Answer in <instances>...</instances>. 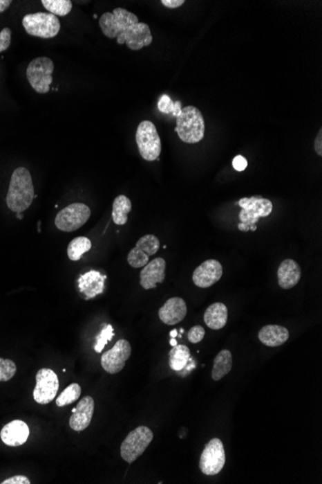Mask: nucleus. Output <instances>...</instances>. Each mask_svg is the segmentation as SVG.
<instances>
[{
	"instance_id": "obj_11",
	"label": "nucleus",
	"mask_w": 322,
	"mask_h": 484,
	"mask_svg": "<svg viewBox=\"0 0 322 484\" xmlns=\"http://www.w3.org/2000/svg\"><path fill=\"white\" fill-rule=\"evenodd\" d=\"M59 390L57 374L50 368H41L36 374V387L33 398L39 404H48L55 400Z\"/></svg>"
},
{
	"instance_id": "obj_3",
	"label": "nucleus",
	"mask_w": 322,
	"mask_h": 484,
	"mask_svg": "<svg viewBox=\"0 0 322 484\" xmlns=\"http://www.w3.org/2000/svg\"><path fill=\"white\" fill-rule=\"evenodd\" d=\"M205 120L202 112L193 106L185 107L177 117L175 131L185 143H198L204 138Z\"/></svg>"
},
{
	"instance_id": "obj_32",
	"label": "nucleus",
	"mask_w": 322,
	"mask_h": 484,
	"mask_svg": "<svg viewBox=\"0 0 322 484\" xmlns=\"http://www.w3.org/2000/svg\"><path fill=\"white\" fill-rule=\"evenodd\" d=\"M158 107L161 112H164V114H173V111H174L175 102H173L171 98L168 97L167 95H163V96L160 98V102H158Z\"/></svg>"
},
{
	"instance_id": "obj_2",
	"label": "nucleus",
	"mask_w": 322,
	"mask_h": 484,
	"mask_svg": "<svg viewBox=\"0 0 322 484\" xmlns=\"http://www.w3.org/2000/svg\"><path fill=\"white\" fill-rule=\"evenodd\" d=\"M35 194L32 177L28 168H17L10 181L8 194L6 197L7 206L12 212L23 213L32 204Z\"/></svg>"
},
{
	"instance_id": "obj_39",
	"label": "nucleus",
	"mask_w": 322,
	"mask_h": 484,
	"mask_svg": "<svg viewBox=\"0 0 322 484\" xmlns=\"http://www.w3.org/2000/svg\"><path fill=\"white\" fill-rule=\"evenodd\" d=\"M180 111H182V104H180V102H176L174 111H173V116L176 117L179 116Z\"/></svg>"
},
{
	"instance_id": "obj_23",
	"label": "nucleus",
	"mask_w": 322,
	"mask_h": 484,
	"mask_svg": "<svg viewBox=\"0 0 322 484\" xmlns=\"http://www.w3.org/2000/svg\"><path fill=\"white\" fill-rule=\"evenodd\" d=\"M133 204L131 199L126 195H119L113 202L112 210V219L117 226H124L128 222V215L131 211Z\"/></svg>"
},
{
	"instance_id": "obj_13",
	"label": "nucleus",
	"mask_w": 322,
	"mask_h": 484,
	"mask_svg": "<svg viewBox=\"0 0 322 484\" xmlns=\"http://www.w3.org/2000/svg\"><path fill=\"white\" fill-rule=\"evenodd\" d=\"M223 275V267L216 259L205 261L194 271L192 280L200 288H209L220 280Z\"/></svg>"
},
{
	"instance_id": "obj_8",
	"label": "nucleus",
	"mask_w": 322,
	"mask_h": 484,
	"mask_svg": "<svg viewBox=\"0 0 322 484\" xmlns=\"http://www.w3.org/2000/svg\"><path fill=\"white\" fill-rule=\"evenodd\" d=\"M153 433L147 427H138L133 430L121 445V456L129 464L133 463L142 456L152 443Z\"/></svg>"
},
{
	"instance_id": "obj_34",
	"label": "nucleus",
	"mask_w": 322,
	"mask_h": 484,
	"mask_svg": "<svg viewBox=\"0 0 322 484\" xmlns=\"http://www.w3.org/2000/svg\"><path fill=\"white\" fill-rule=\"evenodd\" d=\"M247 165L248 161L243 156H236V157L234 159L233 166L236 171L245 170Z\"/></svg>"
},
{
	"instance_id": "obj_15",
	"label": "nucleus",
	"mask_w": 322,
	"mask_h": 484,
	"mask_svg": "<svg viewBox=\"0 0 322 484\" xmlns=\"http://www.w3.org/2000/svg\"><path fill=\"white\" fill-rule=\"evenodd\" d=\"M166 262L164 259L158 258L144 266L140 273V285L144 289H153L158 283L165 280Z\"/></svg>"
},
{
	"instance_id": "obj_20",
	"label": "nucleus",
	"mask_w": 322,
	"mask_h": 484,
	"mask_svg": "<svg viewBox=\"0 0 322 484\" xmlns=\"http://www.w3.org/2000/svg\"><path fill=\"white\" fill-rule=\"evenodd\" d=\"M290 332L287 328L279 325H267L258 332V339L263 346L268 347L281 346L289 339Z\"/></svg>"
},
{
	"instance_id": "obj_25",
	"label": "nucleus",
	"mask_w": 322,
	"mask_h": 484,
	"mask_svg": "<svg viewBox=\"0 0 322 484\" xmlns=\"http://www.w3.org/2000/svg\"><path fill=\"white\" fill-rule=\"evenodd\" d=\"M91 248V241L87 237H77L70 241L68 247V256L72 261H79L83 254L88 253Z\"/></svg>"
},
{
	"instance_id": "obj_12",
	"label": "nucleus",
	"mask_w": 322,
	"mask_h": 484,
	"mask_svg": "<svg viewBox=\"0 0 322 484\" xmlns=\"http://www.w3.org/2000/svg\"><path fill=\"white\" fill-rule=\"evenodd\" d=\"M131 355V344L126 339H120L116 342L113 348L102 354L101 359L102 368L109 374L120 373Z\"/></svg>"
},
{
	"instance_id": "obj_42",
	"label": "nucleus",
	"mask_w": 322,
	"mask_h": 484,
	"mask_svg": "<svg viewBox=\"0 0 322 484\" xmlns=\"http://www.w3.org/2000/svg\"><path fill=\"white\" fill-rule=\"evenodd\" d=\"M249 231H257V226H249Z\"/></svg>"
},
{
	"instance_id": "obj_6",
	"label": "nucleus",
	"mask_w": 322,
	"mask_h": 484,
	"mask_svg": "<svg viewBox=\"0 0 322 484\" xmlns=\"http://www.w3.org/2000/svg\"><path fill=\"white\" fill-rule=\"evenodd\" d=\"M55 63L50 58L41 56L29 63L26 77L31 87L39 94H46L50 89Z\"/></svg>"
},
{
	"instance_id": "obj_36",
	"label": "nucleus",
	"mask_w": 322,
	"mask_h": 484,
	"mask_svg": "<svg viewBox=\"0 0 322 484\" xmlns=\"http://www.w3.org/2000/svg\"><path fill=\"white\" fill-rule=\"evenodd\" d=\"M161 3L168 7V8L175 9L179 8L182 5H184V0H162Z\"/></svg>"
},
{
	"instance_id": "obj_30",
	"label": "nucleus",
	"mask_w": 322,
	"mask_h": 484,
	"mask_svg": "<svg viewBox=\"0 0 322 484\" xmlns=\"http://www.w3.org/2000/svg\"><path fill=\"white\" fill-rule=\"evenodd\" d=\"M114 337V330L111 325H106L104 329L102 330L99 336L96 337V346H95V351L97 353H101L104 350V347L111 341Z\"/></svg>"
},
{
	"instance_id": "obj_9",
	"label": "nucleus",
	"mask_w": 322,
	"mask_h": 484,
	"mask_svg": "<svg viewBox=\"0 0 322 484\" xmlns=\"http://www.w3.org/2000/svg\"><path fill=\"white\" fill-rule=\"evenodd\" d=\"M91 216V210L84 203L68 205L55 217V226L61 231H77L86 224Z\"/></svg>"
},
{
	"instance_id": "obj_7",
	"label": "nucleus",
	"mask_w": 322,
	"mask_h": 484,
	"mask_svg": "<svg viewBox=\"0 0 322 484\" xmlns=\"http://www.w3.org/2000/svg\"><path fill=\"white\" fill-rule=\"evenodd\" d=\"M136 143L144 160H158L161 153V139L152 121L141 122L136 131Z\"/></svg>"
},
{
	"instance_id": "obj_22",
	"label": "nucleus",
	"mask_w": 322,
	"mask_h": 484,
	"mask_svg": "<svg viewBox=\"0 0 322 484\" xmlns=\"http://www.w3.org/2000/svg\"><path fill=\"white\" fill-rule=\"evenodd\" d=\"M233 368V357L229 350H222L214 359L211 376L214 381L221 380Z\"/></svg>"
},
{
	"instance_id": "obj_10",
	"label": "nucleus",
	"mask_w": 322,
	"mask_h": 484,
	"mask_svg": "<svg viewBox=\"0 0 322 484\" xmlns=\"http://www.w3.org/2000/svg\"><path fill=\"white\" fill-rule=\"evenodd\" d=\"M226 462L225 449L220 439L214 438L209 442L200 457V469L206 476H216L220 473Z\"/></svg>"
},
{
	"instance_id": "obj_1",
	"label": "nucleus",
	"mask_w": 322,
	"mask_h": 484,
	"mask_svg": "<svg viewBox=\"0 0 322 484\" xmlns=\"http://www.w3.org/2000/svg\"><path fill=\"white\" fill-rule=\"evenodd\" d=\"M100 26L107 38L116 39L118 45L126 44L129 50H142L150 46L153 35L148 24L139 23L136 15L124 8L106 12L100 19Z\"/></svg>"
},
{
	"instance_id": "obj_16",
	"label": "nucleus",
	"mask_w": 322,
	"mask_h": 484,
	"mask_svg": "<svg viewBox=\"0 0 322 484\" xmlns=\"http://www.w3.org/2000/svg\"><path fill=\"white\" fill-rule=\"evenodd\" d=\"M95 402L91 397H83L79 402L75 411L70 418V429L75 431H83L91 424L93 415H94Z\"/></svg>"
},
{
	"instance_id": "obj_21",
	"label": "nucleus",
	"mask_w": 322,
	"mask_h": 484,
	"mask_svg": "<svg viewBox=\"0 0 322 484\" xmlns=\"http://www.w3.org/2000/svg\"><path fill=\"white\" fill-rule=\"evenodd\" d=\"M204 321L211 330H220L228 321V309L222 303H214L207 307L204 315Z\"/></svg>"
},
{
	"instance_id": "obj_5",
	"label": "nucleus",
	"mask_w": 322,
	"mask_h": 484,
	"mask_svg": "<svg viewBox=\"0 0 322 484\" xmlns=\"http://www.w3.org/2000/svg\"><path fill=\"white\" fill-rule=\"evenodd\" d=\"M23 26L29 35L43 39L55 37L61 28L57 17L44 12L26 15L23 19Z\"/></svg>"
},
{
	"instance_id": "obj_38",
	"label": "nucleus",
	"mask_w": 322,
	"mask_h": 484,
	"mask_svg": "<svg viewBox=\"0 0 322 484\" xmlns=\"http://www.w3.org/2000/svg\"><path fill=\"white\" fill-rule=\"evenodd\" d=\"M11 0H0V13H3L11 5Z\"/></svg>"
},
{
	"instance_id": "obj_31",
	"label": "nucleus",
	"mask_w": 322,
	"mask_h": 484,
	"mask_svg": "<svg viewBox=\"0 0 322 484\" xmlns=\"http://www.w3.org/2000/svg\"><path fill=\"white\" fill-rule=\"evenodd\" d=\"M205 334H206V332H205L204 328L202 326H194L189 330L187 337H189V341L191 343L196 344L202 341Z\"/></svg>"
},
{
	"instance_id": "obj_29",
	"label": "nucleus",
	"mask_w": 322,
	"mask_h": 484,
	"mask_svg": "<svg viewBox=\"0 0 322 484\" xmlns=\"http://www.w3.org/2000/svg\"><path fill=\"white\" fill-rule=\"evenodd\" d=\"M17 366L13 361L0 358V382H7L14 377Z\"/></svg>"
},
{
	"instance_id": "obj_18",
	"label": "nucleus",
	"mask_w": 322,
	"mask_h": 484,
	"mask_svg": "<svg viewBox=\"0 0 322 484\" xmlns=\"http://www.w3.org/2000/svg\"><path fill=\"white\" fill-rule=\"evenodd\" d=\"M106 276H102L97 271H90L80 276L77 283L80 292L85 295L86 300L93 299L96 296L102 294L104 289Z\"/></svg>"
},
{
	"instance_id": "obj_27",
	"label": "nucleus",
	"mask_w": 322,
	"mask_h": 484,
	"mask_svg": "<svg viewBox=\"0 0 322 484\" xmlns=\"http://www.w3.org/2000/svg\"><path fill=\"white\" fill-rule=\"evenodd\" d=\"M82 395V388L77 383L70 384L69 387L65 388L59 397L56 398V405L58 407H64V406L72 404L77 402V400Z\"/></svg>"
},
{
	"instance_id": "obj_28",
	"label": "nucleus",
	"mask_w": 322,
	"mask_h": 484,
	"mask_svg": "<svg viewBox=\"0 0 322 484\" xmlns=\"http://www.w3.org/2000/svg\"><path fill=\"white\" fill-rule=\"evenodd\" d=\"M135 247L140 251H142L144 253L147 254L149 258H150V256H155L158 253V249L160 248V242L157 236L148 234V235L143 236L142 238L139 239Z\"/></svg>"
},
{
	"instance_id": "obj_40",
	"label": "nucleus",
	"mask_w": 322,
	"mask_h": 484,
	"mask_svg": "<svg viewBox=\"0 0 322 484\" xmlns=\"http://www.w3.org/2000/svg\"><path fill=\"white\" fill-rule=\"evenodd\" d=\"M170 336L172 337L173 339H175V337L178 336L177 330H173V331L170 332Z\"/></svg>"
},
{
	"instance_id": "obj_17",
	"label": "nucleus",
	"mask_w": 322,
	"mask_h": 484,
	"mask_svg": "<svg viewBox=\"0 0 322 484\" xmlns=\"http://www.w3.org/2000/svg\"><path fill=\"white\" fill-rule=\"evenodd\" d=\"M187 314V307L182 298H171L160 307L158 315L161 321L166 325L173 326L182 322Z\"/></svg>"
},
{
	"instance_id": "obj_14",
	"label": "nucleus",
	"mask_w": 322,
	"mask_h": 484,
	"mask_svg": "<svg viewBox=\"0 0 322 484\" xmlns=\"http://www.w3.org/2000/svg\"><path fill=\"white\" fill-rule=\"evenodd\" d=\"M29 433L28 425L23 420H15L4 425L0 432V438L6 446L16 447L28 441Z\"/></svg>"
},
{
	"instance_id": "obj_19",
	"label": "nucleus",
	"mask_w": 322,
	"mask_h": 484,
	"mask_svg": "<svg viewBox=\"0 0 322 484\" xmlns=\"http://www.w3.org/2000/svg\"><path fill=\"white\" fill-rule=\"evenodd\" d=\"M278 283L283 289H292L300 282L301 268L294 259H285L277 272Z\"/></svg>"
},
{
	"instance_id": "obj_4",
	"label": "nucleus",
	"mask_w": 322,
	"mask_h": 484,
	"mask_svg": "<svg viewBox=\"0 0 322 484\" xmlns=\"http://www.w3.org/2000/svg\"><path fill=\"white\" fill-rule=\"evenodd\" d=\"M236 204L241 207L238 215L241 222L238 224V229L243 232L249 231V226H256L261 217L269 216L273 209L272 202L262 197H244Z\"/></svg>"
},
{
	"instance_id": "obj_37",
	"label": "nucleus",
	"mask_w": 322,
	"mask_h": 484,
	"mask_svg": "<svg viewBox=\"0 0 322 484\" xmlns=\"http://www.w3.org/2000/svg\"><path fill=\"white\" fill-rule=\"evenodd\" d=\"M314 150L319 156H322V129H319V134L314 141Z\"/></svg>"
},
{
	"instance_id": "obj_24",
	"label": "nucleus",
	"mask_w": 322,
	"mask_h": 484,
	"mask_svg": "<svg viewBox=\"0 0 322 484\" xmlns=\"http://www.w3.org/2000/svg\"><path fill=\"white\" fill-rule=\"evenodd\" d=\"M190 360L189 347L178 344L173 347L169 353L170 368L175 371H180L187 366Z\"/></svg>"
},
{
	"instance_id": "obj_26",
	"label": "nucleus",
	"mask_w": 322,
	"mask_h": 484,
	"mask_svg": "<svg viewBox=\"0 0 322 484\" xmlns=\"http://www.w3.org/2000/svg\"><path fill=\"white\" fill-rule=\"evenodd\" d=\"M44 7L50 14L57 17H65L72 11L73 3L70 0H41Z\"/></svg>"
},
{
	"instance_id": "obj_33",
	"label": "nucleus",
	"mask_w": 322,
	"mask_h": 484,
	"mask_svg": "<svg viewBox=\"0 0 322 484\" xmlns=\"http://www.w3.org/2000/svg\"><path fill=\"white\" fill-rule=\"evenodd\" d=\"M12 31L9 28H4L0 31V53L6 51L11 45Z\"/></svg>"
},
{
	"instance_id": "obj_41",
	"label": "nucleus",
	"mask_w": 322,
	"mask_h": 484,
	"mask_svg": "<svg viewBox=\"0 0 322 484\" xmlns=\"http://www.w3.org/2000/svg\"><path fill=\"white\" fill-rule=\"evenodd\" d=\"M170 344H171V346L174 347L176 346H178V342H177V341H176L175 339H171Z\"/></svg>"
},
{
	"instance_id": "obj_35",
	"label": "nucleus",
	"mask_w": 322,
	"mask_h": 484,
	"mask_svg": "<svg viewBox=\"0 0 322 484\" xmlns=\"http://www.w3.org/2000/svg\"><path fill=\"white\" fill-rule=\"evenodd\" d=\"M2 484H30L29 478L24 476H15L2 481Z\"/></svg>"
}]
</instances>
